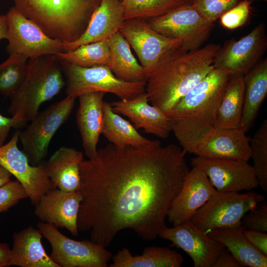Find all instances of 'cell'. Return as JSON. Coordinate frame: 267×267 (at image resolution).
<instances>
[{
	"label": "cell",
	"instance_id": "obj_1",
	"mask_svg": "<svg viewBox=\"0 0 267 267\" xmlns=\"http://www.w3.org/2000/svg\"><path fill=\"white\" fill-rule=\"evenodd\" d=\"M186 154L176 144L152 140L143 147L110 143L82 161L79 231L106 248L124 229L155 239L167 226L169 210L189 171Z\"/></svg>",
	"mask_w": 267,
	"mask_h": 267
},
{
	"label": "cell",
	"instance_id": "obj_2",
	"mask_svg": "<svg viewBox=\"0 0 267 267\" xmlns=\"http://www.w3.org/2000/svg\"><path fill=\"white\" fill-rule=\"evenodd\" d=\"M221 45L209 44L178 51L162 62L148 77L145 92L151 105L167 116L180 100L214 68Z\"/></svg>",
	"mask_w": 267,
	"mask_h": 267
},
{
	"label": "cell",
	"instance_id": "obj_3",
	"mask_svg": "<svg viewBox=\"0 0 267 267\" xmlns=\"http://www.w3.org/2000/svg\"><path fill=\"white\" fill-rule=\"evenodd\" d=\"M14 6L49 37L64 43L79 39L101 0H13Z\"/></svg>",
	"mask_w": 267,
	"mask_h": 267
},
{
	"label": "cell",
	"instance_id": "obj_4",
	"mask_svg": "<svg viewBox=\"0 0 267 267\" xmlns=\"http://www.w3.org/2000/svg\"><path fill=\"white\" fill-rule=\"evenodd\" d=\"M25 80L13 94L7 111L15 128L24 127L38 113L41 105L57 95L66 85L60 60L55 55L29 58Z\"/></svg>",
	"mask_w": 267,
	"mask_h": 267
},
{
	"label": "cell",
	"instance_id": "obj_5",
	"mask_svg": "<svg viewBox=\"0 0 267 267\" xmlns=\"http://www.w3.org/2000/svg\"><path fill=\"white\" fill-rule=\"evenodd\" d=\"M171 131L186 152L209 158H251L250 140L241 128L222 129L170 120Z\"/></svg>",
	"mask_w": 267,
	"mask_h": 267
},
{
	"label": "cell",
	"instance_id": "obj_6",
	"mask_svg": "<svg viewBox=\"0 0 267 267\" xmlns=\"http://www.w3.org/2000/svg\"><path fill=\"white\" fill-rule=\"evenodd\" d=\"M229 79L226 72L214 68L167 116L171 121L179 123L215 126L217 110Z\"/></svg>",
	"mask_w": 267,
	"mask_h": 267
},
{
	"label": "cell",
	"instance_id": "obj_7",
	"mask_svg": "<svg viewBox=\"0 0 267 267\" xmlns=\"http://www.w3.org/2000/svg\"><path fill=\"white\" fill-rule=\"evenodd\" d=\"M60 62L66 79V95L75 99L84 93L102 92L115 94L121 100H129L145 91L146 82L130 83L120 80L108 66L83 67L65 61Z\"/></svg>",
	"mask_w": 267,
	"mask_h": 267
},
{
	"label": "cell",
	"instance_id": "obj_8",
	"mask_svg": "<svg viewBox=\"0 0 267 267\" xmlns=\"http://www.w3.org/2000/svg\"><path fill=\"white\" fill-rule=\"evenodd\" d=\"M265 201L264 195L254 191L243 193L217 191L190 221L207 233L217 228L240 227L244 215Z\"/></svg>",
	"mask_w": 267,
	"mask_h": 267
},
{
	"label": "cell",
	"instance_id": "obj_9",
	"mask_svg": "<svg viewBox=\"0 0 267 267\" xmlns=\"http://www.w3.org/2000/svg\"><path fill=\"white\" fill-rule=\"evenodd\" d=\"M146 20L154 31L177 41L183 52L201 47L209 38L215 26L214 22L205 19L193 5L188 4Z\"/></svg>",
	"mask_w": 267,
	"mask_h": 267
},
{
	"label": "cell",
	"instance_id": "obj_10",
	"mask_svg": "<svg viewBox=\"0 0 267 267\" xmlns=\"http://www.w3.org/2000/svg\"><path fill=\"white\" fill-rule=\"evenodd\" d=\"M75 98L67 96L42 111L38 112L26 129L20 131L19 139L22 151L30 164L36 166L44 162L49 143L59 128L69 118L75 104Z\"/></svg>",
	"mask_w": 267,
	"mask_h": 267
},
{
	"label": "cell",
	"instance_id": "obj_11",
	"mask_svg": "<svg viewBox=\"0 0 267 267\" xmlns=\"http://www.w3.org/2000/svg\"><path fill=\"white\" fill-rule=\"evenodd\" d=\"M38 229L51 246L49 256L60 267H107L112 253L91 240L71 239L54 225L40 222Z\"/></svg>",
	"mask_w": 267,
	"mask_h": 267
},
{
	"label": "cell",
	"instance_id": "obj_12",
	"mask_svg": "<svg viewBox=\"0 0 267 267\" xmlns=\"http://www.w3.org/2000/svg\"><path fill=\"white\" fill-rule=\"evenodd\" d=\"M119 31L137 55L147 79L162 62L182 51L177 41L154 31L145 19L125 20Z\"/></svg>",
	"mask_w": 267,
	"mask_h": 267
},
{
	"label": "cell",
	"instance_id": "obj_13",
	"mask_svg": "<svg viewBox=\"0 0 267 267\" xmlns=\"http://www.w3.org/2000/svg\"><path fill=\"white\" fill-rule=\"evenodd\" d=\"M5 15L8 41L6 51L9 55L22 54L29 58L64 52L63 42L48 36L14 6Z\"/></svg>",
	"mask_w": 267,
	"mask_h": 267
},
{
	"label": "cell",
	"instance_id": "obj_14",
	"mask_svg": "<svg viewBox=\"0 0 267 267\" xmlns=\"http://www.w3.org/2000/svg\"><path fill=\"white\" fill-rule=\"evenodd\" d=\"M267 48L265 25L260 23L239 40L225 42L215 56L214 67L230 78L244 76L262 60Z\"/></svg>",
	"mask_w": 267,
	"mask_h": 267
},
{
	"label": "cell",
	"instance_id": "obj_15",
	"mask_svg": "<svg viewBox=\"0 0 267 267\" xmlns=\"http://www.w3.org/2000/svg\"><path fill=\"white\" fill-rule=\"evenodd\" d=\"M240 159L193 158L191 165L203 171L219 192H239L259 186L253 166Z\"/></svg>",
	"mask_w": 267,
	"mask_h": 267
},
{
	"label": "cell",
	"instance_id": "obj_16",
	"mask_svg": "<svg viewBox=\"0 0 267 267\" xmlns=\"http://www.w3.org/2000/svg\"><path fill=\"white\" fill-rule=\"evenodd\" d=\"M19 132H16L7 143L0 147V165L22 184L31 203L36 206L46 192L56 187L46 174L44 162L36 166L31 165L18 148Z\"/></svg>",
	"mask_w": 267,
	"mask_h": 267
},
{
	"label": "cell",
	"instance_id": "obj_17",
	"mask_svg": "<svg viewBox=\"0 0 267 267\" xmlns=\"http://www.w3.org/2000/svg\"><path fill=\"white\" fill-rule=\"evenodd\" d=\"M159 236L171 241L172 246L186 252L192 260L194 267H212L219 254L225 248L191 221L173 227L166 226Z\"/></svg>",
	"mask_w": 267,
	"mask_h": 267
},
{
	"label": "cell",
	"instance_id": "obj_18",
	"mask_svg": "<svg viewBox=\"0 0 267 267\" xmlns=\"http://www.w3.org/2000/svg\"><path fill=\"white\" fill-rule=\"evenodd\" d=\"M217 192L206 175L193 167L185 176L181 189L169 210L168 221L173 226L190 221L195 213Z\"/></svg>",
	"mask_w": 267,
	"mask_h": 267
},
{
	"label": "cell",
	"instance_id": "obj_19",
	"mask_svg": "<svg viewBox=\"0 0 267 267\" xmlns=\"http://www.w3.org/2000/svg\"><path fill=\"white\" fill-rule=\"evenodd\" d=\"M79 191L68 192L55 188L48 190L35 206L34 213L42 222L64 228L78 235V217L82 201Z\"/></svg>",
	"mask_w": 267,
	"mask_h": 267
},
{
	"label": "cell",
	"instance_id": "obj_20",
	"mask_svg": "<svg viewBox=\"0 0 267 267\" xmlns=\"http://www.w3.org/2000/svg\"><path fill=\"white\" fill-rule=\"evenodd\" d=\"M148 101L145 91L133 99L114 101L111 105L115 112L128 117L137 130L141 128L146 134L166 138L172 132L170 119Z\"/></svg>",
	"mask_w": 267,
	"mask_h": 267
},
{
	"label": "cell",
	"instance_id": "obj_21",
	"mask_svg": "<svg viewBox=\"0 0 267 267\" xmlns=\"http://www.w3.org/2000/svg\"><path fill=\"white\" fill-rule=\"evenodd\" d=\"M124 21L121 0H101L84 34L75 41L63 42L64 52L82 44L108 40L119 31Z\"/></svg>",
	"mask_w": 267,
	"mask_h": 267
},
{
	"label": "cell",
	"instance_id": "obj_22",
	"mask_svg": "<svg viewBox=\"0 0 267 267\" xmlns=\"http://www.w3.org/2000/svg\"><path fill=\"white\" fill-rule=\"evenodd\" d=\"M105 93L92 92L80 95L76 122L85 155L94 158L97 152V145L101 134L103 123V98Z\"/></svg>",
	"mask_w": 267,
	"mask_h": 267
},
{
	"label": "cell",
	"instance_id": "obj_23",
	"mask_svg": "<svg viewBox=\"0 0 267 267\" xmlns=\"http://www.w3.org/2000/svg\"><path fill=\"white\" fill-rule=\"evenodd\" d=\"M39 229L29 226L13 235L10 266L21 267H60L48 256L42 243Z\"/></svg>",
	"mask_w": 267,
	"mask_h": 267
},
{
	"label": "cell",
	"instance_id": "obj_24",
	"mask_svg": "<svg viewBox=\"0 0 267 267\" xmlns=\"http://www.w3.org/2000/svg\"><path fill=\"white\" fill-rule=\"evenodd\" d=\"M83 159L82 152L62 146L44 162L46 174L56 188L68 192L79 191L80 164Z\"/></svg>",
	"mask_w": 267,
	"mask_h": 267
},
{
	"label": "cell",
	"instance_id": "obj_25",
	"mask_svg": "<svg viewBox=\"0 0 267 267\" xmlns=\"http://www.w3.org/2000/svg\"><path fill=\"white\" fill-rule=\"evenodd\" d=\"M244 104L240 128L246 133L252 126L267 94V59H262L243 76Z\"/></svg>",
	"mask_w": 267,
	"mask_h": 267
},
{
	"label": "cell",
	"instance_id": "obj_26",
	"mask_svg": "<svg viewBox=\"0 0 267 267\" xmlns=\"http://www.w3.org/2000/svg\"><path fill=\"white\" fill-rule=\"evenodd\" d=\"M241 226L222 228L207 232L213 239L222 243L242 267H267V256L255 248L243 234Z\"/></svg>",
	"mask_w": 267,
	"mask_h": 267
},
{
	"label": "cell",
	"instance_id": "obj_27",
	"mask_svg": "<svg viewBox=\"0 0 267 267\" xmlns=\"http://www.w3.org/2000/svg\"><path fill=\"white\" fill-rule=\"evenodd\" d=\"M101 134L116 147H143L152 140L140 134L129 121L115 112L110 103L104 101Z\"/></svg>",
	"mask_w": 267,
	"mask_h": 267
},
{
	"label": "cell",
	"instance_id": "obj_28",
	"mask_svg": "<svg viewBox=\"0 0 267 267\" xmlns=\"http://www.w3.org/2000/svg\"><path fill=\"white\" fill-rule=\"evenodd\" d=\"M110 267H180L184 259L177 251L168 247L150 246L141 255L133 256L124 248L112 256Z\"/></svg>",
	"mask_w": 267,
	"mask_h": 267
},
{
	"label": "cell",
	"instance_id": "obj_29",
	"mask_svg": "<svg viewBox=\"0 0 267 267\" xmlns=\"http://www.w3.org/2000/svg\"><path fill=\"white\" fill-rule=\"evenodd\" d=\"M110 63L108 67L119 79L130 83L146 82L143 68L133 55L131 46L118 31L108 40Z\"/></svg>",
	"mask_w": 267,
	"mask_h": 267
},
{
	"label": "cell",
	"instance_id": "obj_30",
	"mask_svg": "<svg viewBox=\"0 0 267 267\" xmlns=\"http://www.w3.org/2000/svg\"><path fill=\"white\" fill-rule=\"evenodd\" d=\"M244 89L243 76L230 78L217 110L215 127L227 129L240 127Z\"/></svg>",
	"mask_w": 267,
	"mask_h": 267
},
{
	"label": "cell",
	"instance_id": "obj_31",
	"mask_svg": "<svg viewBox=\"0 0 267 267\" xmlns=\"http://www.w3.org/2000/svg\"><path fill=\"white\" fill-rule=\"evenodd\" d=\"M62 61L83 67L109 66L110 48L108 40L82 44L76 49L55 55Z\"/></svg>",
	"mask_w": 267,
	"mask_h": 267
},
{
	"label": "cell",
	"instance_id": "obj_32",
	"mask_svg": "<svg viewBox=\"0 0 267 267\" xmlns=\"http://www.w3.org/2000/svg\"><path fill=\"white\" fill-rule=\"evenodd\" d=\"M28 58L22 54H12L0 64V93L10 98L20 88L27 76Z\"/></svg>",
	"mask_w": 267,
	"mask_h": 267
},
{
	"label": "cell",
	"instance_id": "obj_33",
	"mask_svg": "<svg viewBox=\"0 0 267 267\" xmlns=\"http://www.w3.org/2000/svg\"><path fill=\"white\" fill-rule=\"evenodd\" d=\"M124 19H149L185 4L180 0H122Z\"/></svg>",
	"mask_w": 267,
	"mask_h": 267
},
{
	"label": "cell",
	"instance_id": "obj_34",
	"mask_svg": "<svg viewBox=\"0 0 267 267\" xmlns=\"http://www.w3.org/2000/svg\"><path fill=\"white\" fill-rule=\"evenodd\" d=\"M252 166L260 186L267 192V120H265L250 141Z\"/></svg>",
	"mask_w": 267,
	"mask_h": 267
},
{
	"label": "cell",
	"instance_id": "obj_35",
	"mask_svg": "<svg viewBox=\"0 0 267 267\" xmlns=\"http://www.w3.org/2000/svg\"><path fill=\"white\" fill-rule=\"evenodd\" d=\"M239 0H195L193 6L205 19L214 22Z\"/></svg>",
	"mask_w": 267,
	"mask_h": 267
},
{
	"label": "cell",
	"instance_id": "obj_36",
	"mask_svg": "<svg viewBox=\"0 0 267 267\" xmlns=\"http://www.w3.org/2000/svg\"><path fill=\"white\" fill-rule=\"evenodd\" d=\"M251 1L243 0L225 12L220 17V23L228 30L238 28L247 22L250 14Z\"/></svg>",
	"mask_w": 267,
	"mask_h": 267
},
{
	"label": "cell",
	"instance_id": "obj_37",
	"mask_svg": "<svg viewBox=\"0 0 267 267\" xmlns=\"http://www.w3.org/2000/svg\"><path fill=\"white\" fill-rule=\"evenodd\" d=\"M28 197L25 188L18 180H10L0 186V213L8 211L20 200Z\"/></svg>",
	"mask_w": 267,
	"mask_h": 267
},
{
	"label": "cell",
	"instance_id": "obj_38",
	"mask_svg": "<svg viewBox=\"0 0 267 267\" xmlns=\"http://www.w3.org/2000/svg\"><path fill=\"white\" fill-rule=\"evenodd\" d=\"M265 202L244 215L241 225L244 229L267 232V204Z\"/></svg>",
	"mask_w": 267,
	"mask_h": 267
},
{
	"label": "cell",
	"instance_id": "obj_39",
	"mask_svg": "<svg viewBox=\"0 0 267 267\" xmlns=\"http://www.w3.org/2000/svg\"><path fill=\"white\" fill-rule=\"evenodd\" d=\"M243 234L255 248L267 256V232L244 229Z\"/></svg>",
	"mask_w": 267,
	"mask_h": 267
},
{
	"label": "cell",
	"instance_id": "obj_40",
	"mask_svg": "<svg viewBox=\"0 0 267 267\" xmlns=\"http://www.w3.org/2000/svg\"><path fill=\"white\" fill-rule=\"evenodd\" d=\"M242 266L225 248L219 254L212 267H241Z\"/></svg>",
	"mask_w": 267,
	"mask_h": 267
},
{
	"label": "cell",
	"instance_id": "obj_41",
	"mask_svg": "<svg viewBox=\"0 0 267 267\" xmlns=\"http://www.w3.org/2000/svg\"><path fill=\"white\" fill-rule=\"evenodd\" d=\"M12 128H15V124L12 117H4L0 113V147L4 144Z\"/></svg>",
	"mask_w": 267,
	"mask_h": 267
},
{
	"label": "cell",
	"instance_id": "obj_42",
	"mask_svg": "<svg viewBox=\"0 0 267 267\" xmlns=\"http://www.w3.org/2000/svg\"><path fill=\"white\" fill-rule=\"evenodd\" d=\"M10 250L5 243H0V267L10 266Z\"/></svg>",
	"mask_w": 267,
	"mask_h": 267
},
{
	"label": "cell",
	"instance_id": "obj_43",
	"mask_svg": "<svg viewBox=\"0 0 267 267\" xmlns=\"http://www.w3.org/2000/svg\"><path fill=\"white\" fill-rule=\"evenodd\" d=\"M7 23L6 15L0 14V41L7 39Z\"/></svg>",
	"mask_w": 267,
	"mask_h": 267
},
{
	"label": "cell",
	"instance_id": "obj_44",
	"mask_svg": "<svg viewBox=\"0 0 267 267\" xmlns=\"http://www.w3.org/2000/svg\"><path fill=\"white\" fill-rule=\"evenodd\" d=\"M12 176L8 171L0 165V186L9 181Z\"/></svg>",
	"mask_w": 267,
	"mask_h": 267
},
{
	"label": "cell",
	"instance_id": "obj_45",
	"mask_svg": "<svg viewBox=\"0 0 267 267\" xmlns=\"http://www.w3.org/2000/svg\"><path fill=\"white\" fill-rule=\"evenodd\" d=\"M183 2L185 4L193 5L195 0H180Z\"/></svg>",
	"mask_w": 267,
	"mask_h": 267
},
{
	"label": "cell",
	"instance_id": "obj_46",
	"mask_svg": "<svg viewBox=\"0 0 267 267\" xmlns=\"http://www.w3.org/2000/svg\"><path fill=\"white\" fill-rule=\"evenodd\" d=\"M265 0V1H267V0Z\"/></svg>",
	"mask_w": 267,
	"mask_h": 267
},
{
	"label": "cell",
	"instance_id": "obj_47",
	"mask_svg": "<svg viewBox=\"0 0 267 267\" xmlns=\"http://www.w3.org/2000/svg\"></svg>",
	"mask_w": 267,
	"mask_h": 267
}]
</instances>
